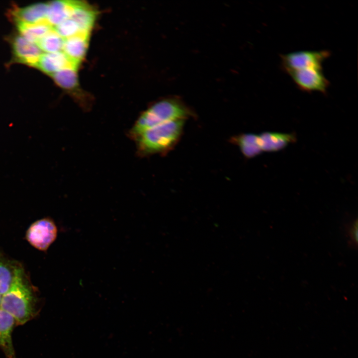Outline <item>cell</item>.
<instances>
[{
  "mask_svg": "<svg viewBox=\"0 0 358 358\" xmlns=\"http://www.w3.org/2000/svg\"><path fill=\"white\" fill-rule=\"evenodd\" d=\"M35 290L21 266L8 290L1 296L0 308L11 315L18 324L31 319L36 312Z\"/></svg>",
  "mask_w": 358,
  "mask_h": 358,
  "instance_id": "obj_1",
  "label": "cell"
},
{
  "mask_svg": "<svg viewBox=\"0 0 358 358\" xmlns=\"http://www.w3.org/2000/svg\"><path fill=\"white\" fill-rule=\"evenodd\" d=\"M194 115L193 111L179 98H164L152 104L140 114L129 130V136L134 139L152 127L171 121L186 120Z\"/></svg>",
  "mask_w": 358,
  "mask_h": 358,
  "instance_id": "obj_2",
  "label": "cell"
},
{
  "mask_svg": "<svg viewBox=\"0 0 358 358\" xmlns=\"http://www.w3.org/2000/svg\"><path fill=\"white\" fill-rule=\"evenodd\" d=\"M185 120L169 121L147 129L134 140L140 156L165 155L174 149L182 135Z\"/></svg>",
  "mask_w": 358,
  "mask_h": 358,
  "instance_id": "obj_3",
  "label": "cell"
},
{
  "mask_svg": "<svg viewBox=\"0 0 358 358\" xmlns=\"http://www.w3.org/2000/svg\"><path fill=\"white\" fill-rule=\"evenodd\" d=\"M330 56L327 50L300 51L280 56L282 67L287 73L307 69H323V62Z\"/></svg>",
  "mask_w": 358,
  "mask_h": 358,
  "instance_id": "obj_4",
  "label": "cell"
},
{
  "mask_svg": "<svg viewBox=\"0 0 358 358\" xmlns=\"http://www.w3.org/2000/svg\"><path fill=\"white\" fill-rule=\"evenodd\" d=\"M57 227L49 218H43L33 223L26 233V239L33 247L42 251H46L56 240Z\"/></svg>",
  "mask_w": 358,
  "mask_h": 358,
  "instance_id": "obj_5",
  "label": "cell"
},
{
  "mask_svg": "<svg viewBox=\"0 0 358 358\" xmlns=\"http://www.w3.org/2000/svg\"><path fill=\"white\" fill-rule=\"evenodd\" d=\"M288 74L297 87L303 91L326 93L330 85L322 69H307L290 72Z\"/></svg>",
  "mask_w": 358,
  "mask_h": 358,
  "instance_id": "obj_6",
  "label": "cell"
},
{
  "mask_svg": "<svg viewBox=\"0 0 358 358\" xmlns=\"http://www.w3.org/2000/svg\"><path fill=\"white\" fill-rule=\"evenodd\" d=\"M12 49L16 61L33 67H35L42 54L36 44L27 41L21 35L13 39Z\"/></svg>",
  "mask_w": 358,
  "mask_h": 358,
  "instance_id": "obj_7",
  "label": "cell"
},
{
  "mask_svg": "<svg viewBox=\"0 0 358 358\" xmlns=\"http://www.w3.org/2000/svg\"><path fill=\"white\" fill-rule=\"evenodd\" d=\"M89 36V32H81L64 39L62 51L78 66L87 51Z\"/></svg>",
  "mask_w": 358,
  "mask_h": 358,
  "instance_id": "obj_8",
  "label": "cell"
},
{
  "mask_svg": "<svg viewBox=\"0 0 358 358\" xmlns=\"http://www.w3.org/2000/svg\"><path fill=\"white\" fill-rule=\"evenodd\" d=\"M78 67L63 51L42 53L35 66V67L50 76L66 68H78Z\"/></svg>",
  "mask_w": 358,
  "mask_h": 358,
  "instance_id": "obj_9",
  "label": "cell"
},
{
  "mask_svg": "<svg viewBox=\"0 0 358 358\" xmlns=\"http://www.w3.org/2000/svg\"><path fill=\"white\" fill-rule=\"evenodd\" d=\"M293 133L264 132L257 135L259 146L262 152H274L283 149L296 140Z\"/></svg>",
  "mask_w": 358,
  "mask_h": 358,
  "instance_id": "obj_10",
  "label": "cell"
},
{
  "mask_svg": "<svg viewBox=\"0 0 358 358\" xmlns=\"http://www.w3.org/2000/svg\"><path fill=\"white\" fill-rule=\"evenodd\" d=\"M48 7L49 3H35L15 8L12 11V14L16 22L30 23L47 22Z\"/></svg>",
  "mask_w": 358,
  "mask_h": 358,
  "instance_id": "obj_11",
  "label": "cell"
},
{
  "mask_svg": "<svg viewBox=\"0 0 358 358\" xmlns=\"http://www.w3.org/2000/svg\"><path fill=\"white\" fill-rule=\"evenodd\" d=\"M15 322L11 315L0 308V348L6 358H15L11 336Z\"/></svg>",
  "mask_w": 358,
  "mask_h": 358,
  "instance_id": "obj_12",
  "label": "cell"
},
{
  "mask_svg": "<svg viewBox=\"0 0 358 358\" xmlns=\"http://www.w3.org/2000/svg\"><path fill=\"white\" fill-rule=\"evenodd\" d=\"M77 0H56L49 2L47 22L52 27L70 17Z\"/></svg>",
  "mask_w": 358,
  "mask_h": 358,
  "instance_id": "obj_13",
  "label": "cell"
},
{
  "mask_svg": "<svg viewBox=\"0 0 358 358\" xmlns=\"http://www.w3.org/2000/svg\"><path fill=\"white\" fill-rule=\"evenodd\" d=\"M96 12L88 4L78 1L70 16L83 32H90L94 23Z\"/></svg>",
  "mask_w": 358,
  "mask_h": 358,
  "instance_id": "obj_14",
  "label": "cell"
},
{
  "mask_svg": "<svg viewBox=\"0 0 358 358\" xmlns=\"http://www.w3.org/2000/svg\"><path fill=\"white\" fill-rule=\"evenodd\" d=\"M16 22L21 36L34 44H36L41 38L53 29V27L47 22L34 23L22 21Z\"/></svg>",
  "mask_w": 358,
  "mask_h": 358,
  "instance_id": "obj_15",
  "label": "cell"
},
{
  "mask_svg": "<svg viewBox=\"0 0 358 358\" xmlns=\"http://www.w3.org/2000/svg\"><path fill=\"white\" fill-rule=\"evenodd\" d=\"M21 266L19 263L0 254V294L1 296L9 288Z\"/></svg>",
  "mask_w": 358,
  "mask_h": 358,
  "instance_id": "obj_16",
  "label": "cell"
},
{
  "mask_svg": "<svg viewBox=\"0 0 358 358\" xmlns=\"http://www.w3.org/2000/svg\"><path fill=\"white\" fill-rule=\"evenodd\" d=\"M231 142L238 146L247 158L254 157L262 152L258 143L257 135L242 134L232 137Z\"/></svg>",
  "mask_w": 358,
  "mask_h": 358,
  "instance_id": "obj_17",
  "label": "cell"
},
{
  "mask_svg": "<svg viewBox=\"0 0 358 358\" xmlns=\"http://www.w3.org/2000/svg\"><path fill=\"white\" fill-rule=\"evenodd\" d=\"M77 69L75 67L66 68L51 76L61 88L69 90H74L79 86Z\"/></svg>",
  "mask_w": 358,
  "mask_h": 358,
  "instance_id": "obj_18",
  "label": "cell"
},
{
  "mask_svg": "<svg viewBox=\"0 0 358 358\" xmlns=\"http://www.w3.org/2000/svg\"><path fill=\"white\" fill-rule=\"evenodd\" d=\"M64 39L53 29L41 38L36 44L42 51L46 53L62 51Z\"/></svg>",
  "mask_w": 358,
  "mask_h": 358,
  "instance_id": "obj_19",
  "label": "cell"
},
{
  "mask_svg": "<svg viewBox=\"0 0 358 358\" xmlns=\"http://www.w3.org/2000/svg\"><path fill=\"white\" fill-rule=\"evenodd\" d=\"M53 29L64 39L72 37L81 32H86L82 31L77 23L70 17L53 26Z\"/></svg>",
  "mask_w": 358,
  "mask_h": 358,
  "instance_id": "obj_20",
  "label": "cell"
},
{
  "mask_svg": "<svg viewBox=\"0 0 358 358\" xmlns=\"http://www.w3.org/2000/svg\"><path fill=\"white\" fill-rule=\"evenodd\" d=\"M345 231L349 239V246L357 249L358 247V219L353 220L348 223L345 226Z\"/></svg>",
  "mask_w": 358,
  "mask_h": 358,
  "instance_id": "obj_21",
  "label": "cell"
},
{
  "mask_svg": "<svg viewBox=\"0 0 358 358\" xmlns=\"http://www.w3.org/2000/svg\"><path fill=\"white\" fill-rule=\"evenodd\" d=\"M1 298V295L0 294V303Z\"/></svg>",
  "mask_w": 358,
  "mask_h": 358,
  "instance_id": "obj_22",
  "label": "cell"
}]
</instances>
